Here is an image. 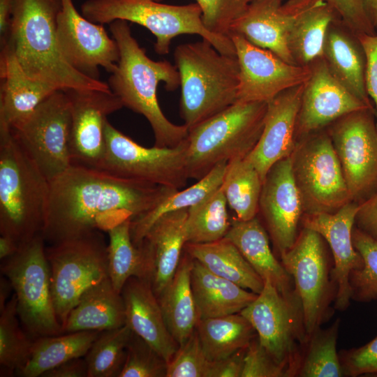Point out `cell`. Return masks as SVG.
<instances>
[{"label":"cell","mask_w":377,"mask_h":377,"mask_svg":"<svg viewBox=\"0 0 377 377\" xmlns=\"http://www.w3.org/2000/svg\"><path fill=\"white\" fill-rule=\"evenodd\" d=\"M49 182L41 232L48 245L108 232L145 215L179 190L75 165Z\"/></svg>","instance_id":"cell-1"},{"label":"cell","mask_w":377,"mask_h":377,"mask_svg":"<svg viewBox=\"0 0 377 377\" xmlns=\"http://www.w3.org/2000/svg\"><path fill=\"white\" fill-rule=\"evenodd\" d=\"M61 8V0H13L1 50L14 56L30 77L57 89L110 90L107 82L78 72L63 57L57 34Z\"/></svg>","instance_id":"cell-2"},{"label":"cell","mask_w":377,"mask_h":377,"mask_svg":"<svg viewBox=\"0 0 377 377\" xmlns=\"http://www.w3.org/2000/svg\"><path fill=\"white\" fill-rule=\"evenodd\" d=\"M112 37L116 41L119 59L108 80L110 89L125 106L143 115L150 124L154 146L175 147L187 138L188 127L170 121L158 104L156 89L160 82L166 90L175 91L180 85L176 66L166 60L155 61L148 57L133 36L128 22L122 20L110 23Z\"/></svg>","instance_id":"cell-3"},{"label":"cell","mask_w":377,"mask_h":377,"mask_svg":"<svg viewBox=\"0 0 377 377\" xmlns=\"http://www.w3.org/2000/svg\"><path fill=\"white\" fill-rule=\"evenodd\" d=\"M49 188L10 128L0 125V235L21 246L41 234Z\"/></svg>","instance_id":"cell-4"},{"label":"cell","mask_w":377,"mask_h":377,"mask_svg":"<svg viewBox=\"0 0 377 377\" xmlns=\"http://www.w3.org/2000/svg\"><path fill=\"white\" fill-rule=\"evenodd\" d=\"M174 58L180 76V114L188 129L237 101V56L221 54L202 38L178 45Z\"/></svg>","instance_id":"cell-5"},{"label":"cell","mask_w":377,"mask_h":377,"mask_svg":"<svg viewBox=\"0 0 377 377\" xmlns=\"http://www.w3.org/2000/svg\"><path fill=\"white\" fill-rule=\"evenodd\" d=\"M267 102H236L188 129L186 168L199 180L222 162L244 158L264 127Z\"/></svg>","instance_id":"cell-6"},{"label":"cell","mask_w":377,"mask_h":377,"mask_svg":"<svg viewBox=\"0 0 377 377\" xmlns=\"http://www.w3.org/2000/svg\"><path fill=\"white\" fill-rule=\"evenodd\" d=\"M82 15L97 24L122 20L145 27L156 38L154 50L160 55L169 52L171 40L181 34H198L221 54L236 56L231 38L207 30L197 3L183 6L158 3L156 0H87Z\"/></svg>","instance_id":"cell-7"},{"label":"cell","mask_w":377,"mask_h":377,"mask_svg":"<svg viewBox=\"0 0 377 377\" xmlns=\"http://www.w3.org/2000/svg\"><path fill=\"white\" fill-rule=\"evenodd\" d=\"M1 274L10 282L20 320L34 339L63 334L53 304L50 271L41 234L1 260Z\"/></svg>","instance_id":"cell-8"},{"label":"cell","mask_w":377,"mask_h":377,"mask_svg":"<svg viewBox=\"0 0 377 377\" xmlns=\"http://www.w3.org/2000/svg\"><path fill=\"white\" fill-rule=\"evenodd\" d=\"M54 307L63 327L91 287L108 277V245L101 231L45 246Z\"/></svg>","instance_id":"cell-9"},{"label":"cell","mask_w":377,"mask_h":377,"mask_svg":"<svg viewBox=\"0 0 377 377\" xmlns=\"http://www.w3.org/2000/svg\"><path fill=\"white\" fill-rule=\"evenodd\" d=\"M290 156L304 214L335 213L352 202L340 162L325 128L298 140Z\"/></svg>","instance_id":"cell-10"},{"label":"cell","mask_w":377,"mask_h":377,"mask_svg":"<svg viewBox=\"0 0 377 377\" xmlns=\"http://www.w3.org/2000/svg\"><path fill=\"white\" fill-rule=\"evenodd\" d=\"M105 152L98 169L124 179L179 189L189 179L186 139L175 147H145L105 124Z\"/></svg>","instance_id":"cell-11"},{"label":"cell","mask_w":377,"mask_h":377,"mask_svg":"<svg viewBox=\"0 0 377 377\" xmlns=\"http://www.w3.org/2000/svg\"><path fill=\"white\" fill-rule=\"evenodd\" d=\"M9 128L49 182L72 165L71 112L64 90L55 91L27 117Z\"/></svg>","instance_id":"cell-12"},{"label":"cell","mask_w":377,"mask_h":377,"mask_svg":"<svg viewBox=\"0 0 377 377\" xmlns=\"http://www.w3.org/2000/svg\"><path fill=\"white\" fill-rule=\"evenodd\" d=\"M262 291L240 313L251 324L260 345L290 376L299 364L297 342L309 339L298 299L284 296L267 279Z\"/></svg>","instance_id":"cell-13"},{"label":"cell","mask_w":377,"mask_h":377,"mask_svg":"<svg viewBox=\"0 0 377 377\" xmlns=\"http://www.w3.org/2000/svg\"><path fill=\"white\" fill-rule=\"evenodd\" d=\"M375 112L355 111L327 128L351 200L358 204L377 192V126Z\"/></svg>","instance_id":"cell-14"},{"label":"cell","mask_w":377,"mask_h":377,"mask_svg":"<svg viewBox=\"0 0 377 377\" xmlns=\"http://www.w3.org/2000/svg\"><path fill=\"white\" fill-rule=\"evenodd\" d=\"M280 256L295 282L305 332L310 338L318 329L328 295L325 241L317 232L303 227L293 246Z\"/></svg>","instance_id":"cell-15"},{"label":"cell","mask_w":377,"mask_h":377,"mask_svg":"<svg viewBox=\"0 0 377 377\" xmlns=\"http://www.w3.org/2000/svg\"><path fill=\"white\" fill-rule=\"evenodd\" d=\"M57 41L66 61L83 75L99 79V68L112 73L119 59L117 44L103 24L79 13L73 0H61L57 18Z\"/></svg>","instance_id":"cell-16"},{"label":"cell","mask_w":377,"mask_h":377,"mask_svg":"<svg viewBox=\"0 0 377 377\" xmlns=\"http://www.w3.org/2000/svg\"><path fill=\"white\" fill-rule=\"evenodd\" d=\"M229 36L239 67L237 101L268 103L281 92L304 83L309 77V66L290 64L239 34Z\"/></svg>","instance_id":"cell-17"},{"label":"cell","mask_w":377,"mask_h":377,"mask_svg":"<svg viewBox=\"0 0 377 377\" xmlns=\"http://www.w3.org/2000/svg\"><path fill=\"white\" fill-rule=\"evenodd\" d=\"M64 91L71 112L72 165L98 169L105 152L107 117L122 108L123 104L111 90L69 89Z\"/></svg>","instance_id":"cell-18"},{"label":"cell","mask_w":377,"mask_h":377,"mask_svg":"<svg viewBox=\"0 0 377 377\" xmlns=\"http://www.w3.org/2000/svg\"><path fill=\"white\" fill-rule=\"evenodd\" d=\"M309 67L310 74L304 83L296 121L297 141L325 129L345 114L371 110L333 76L323 57L313 61Z\"/></svg>","instance_id":"cell-19"},{"label":"cell","mask_w":377,"mask_h":377,"mask_svg":"<svg viewBox=\"0 0 377 377\" xmlns=\"http://www.w3.org/2000/svg\"><path fill=\"white\" fill-rule=\"evenodd\" d=\"M253 0L233 22L230 33L244 37L252 44L270 50L285 61L296 65L286 38L296 20L324 0Z\"/></svg>","instance_id":"cell-20"},{"label":"cell","mask_w":377,"mask_h":377,"mask_svg":"<svg viewBox=\"0 0 377 377\" xmlns=\"http://www.w3.org/2000/svg\"><path fill=\"white\" fill-rule=\"evenodd\" d=\"M258 213L279 254L291 248L299 235L298 225L304 210L293 175L290 156L268 170L263 183Z\"/></svg>","instance_id":"cell-21"},{"label":"cell","mask_w":377,"mask_h":377,"mask_svg":"<svg viewBox=\"0 0 377 377\" xmlns=\"http://www.w3.org/2000/svg\"><path fill=\"white\" fill-rule=\"evenodd\" d=\"M358 203L350 202L335 213L303 214L304 228L320 234L329 244L334 261L332 279L336 286L335 306L346 309L352 298L350 274L362 265V259L352 239Z\"/></svg>","instance_id":"cell-22"},{"label":"cell","mask_w":377,"mask_h":377,"mask_svg":"<svg viewBox=\"0 0 377 377\" xmlns=\"http://www.w3.org/2000/svg\"><path fill=\"white\" fill-rule=\"evenodd\" d=\"M304 83L289 88L267 103L261 135L245 158L259 172L263 180L270 168L290 156L296 145L295 126Z\"/></svg>","instance_id":"cell-23"},{"label":"cell","mask_w":377,"mask_h":377,"mask_svg":"<svg viewBox=\"0 0 377 377\" xmlns=\"http://www.w3.org/2000/svg\"><path fill=\"white\" fill-rule=\"evenodd\" d=\"M188 209L169 212L151 226L140 246L147 263V281L158 297L173 278L186 243Z\"/></svg>","instance_id":"cell-24"},{"label":"cell","mask_w":377,"mask_h":377,"mask_svg":"<svg viewBox=\"0 0 377 377\" xmlns=\"http://www.w3.org/2000/svg\"><path fill=\"white\" fill-rule=\"evenodd\" d=\"M121 294L126 324L168 363L179 344L167 327L151 283L145 279L131 277L124 286Z\"/></svg>","instance_id":"cell-25"},{"label":"cell","mask_w":377,"mask_h":377,"mask_svg":"<svg viewBox=\"0 0 377 377\" xmlns=\"http://www.w3.org/2000/svg\"><path fill=\"white\" fill-rule=\"evenodd\" d=\"M323 58L333 76L353 96L375 111L366 88L364 50L357 36L339 17L328 27Z\"/></svg>","instance_id":"cell-26"},{"label":"cell","mask_w":377,"mask_h":377,"mask_svg":"<svg viewBox=\"0 0 377 377\" xmlns=\"http://www.w3.org/2000/svg\"><path fill=\"white\" fill-rule=\"evenodd\" d=\"M0 125L11 127L59 90L30 77L14 56L0 52Z\"/></svg>","instance_id":"cell-27"},{"label":"cell","mask_w":377,"mask_h":377,"mask_svg":"<svg viewBox=\"0 0 377 377\" xmlns=\"http://www.w3.org/2000/svg\"><path fill=\"white\" fill-rule=\"evenodd\" d=\"M238 249L265 281L269 279L284 296L298 299L291 276L274 256L268 235L257 216L247 221L234 219L225 236Z\"/></svg>","instance_id":"cell-28"},{"label":"cell","mask_w":377,"mask_h":377,"mask_svg":"<svg viewBox=\"0 0 377 377\" xmlns=\"http://www.w3.org/2000/svg\"><path fill=\"white\" fill-rule=\"evenodd\" d=\"M126 324L125 307L121 293L109 277L88 289L70 311L63 333L103 332Z\"/></svg>","instance_id":"cell-29"},{"label":"cell","mask_w":377,"mask_h":377,"mask_svg":"<svg viewBox=\"0 0 377 377\" xmlns=\"http://www.w3.org/2000/svg\"><path fill=\"white\" fill-rule=\"evenodd\" d=\"M191 287L200 319L240 313L258 295L214 274L193 258Z\"/></svg>","instance_id":"cell-30"},{"label":"cell","mask_w":377,"mask_h":377,"mask_svg":"<svg viewBox=\"0 0 377 377\" xmlns=\"http://www.w3.org/2000/svg\"><path fill=\"white\" fill-rule=\"evenodd\" d=\"M193 258L186 253L170 283L157 297L167 327L179 346L196 329L200 320L191 287Z\"/></svg>","instance_id":"cell-31"},{"label":"cell","mask_w":377,"mask_h":377,"mask_svg":"<svg viewBox=\"0 0 377 377\" xmlns=\"http://www.w3.org/2000/svg\"><path fill=\"white\" fill-rule=\"evenodd\" d=\"M184 250L214 274L259 294L265 282L228 239L202 244L186 243Z\"/></svg>","instance_id":"cell-32"},{"label":"cell","mask_w":377,"mask_h":377,"mask_svg":"<svg viewBox=\"0 0 377 377\" xmlns=\"http://www.w3.org/2000/svg\"><path fill=\"white\" fill-rule=\"evenodd\" d=\"M98 331H80L34 339L27 364L19 376L39 377L70 360L84 357Z\"/></svg>","instance_id":"cell-33"},{"label":"cell","mask_w":377,"mask_h":377,"mask_svg":"<svg viewBox=\"0 0 377 377\" xmlns=\"http://www.w3.org/2000/svg\"><path fill=\"white\" fill-rule=\"evenodd\" d=\"M195 330L206 355L212 361L246 348L256 332L240 313L200 319Z\"/></svg>","instance_id":"cell-34"},{"label":"cell","mask_w":377,"mask_h":377,"mask_svg":"<svg viewBox=\"0 0 377 377\" xmlns=\"http://www.w3.org/2000/svg\"><path fill=\"white\" fill-rule=\"evenodd\" d=\"M338 17L324 2L307 10L296 20L286 38L288 51L296 65L308 66L323 57L328 27Z\"/></svg>","instance_id":"cell-35"},{"label":"cell","mask_w":377,"mask_h":377,"mask_svg":"<svg viewBox=\"0 0 377 377\" xmlns=\"http://www.w3.org/2000/svg\"><path fill=\"white\" fill-rule=\"evenodd\" d=\"M228 162H222L198 182L182 191L177 190L157 207L131 223L133 242L138 246L155 221L169 212L188 209L200 202L218 188L223 182Z\"/></svg>","instance_id":"cell-36"},{"label":"cell","mask_w":377,"mask_h":377,"mask_svg":"<svg viewBox=\"0 0 377 377\" xmlns=\"http://www.w3.org/2000/svg\"><path fill=\"white\" fill-rule=\"evenodd\" d=\"M131 219H127L107 232L109 235L108 277L115 290L119 293L130 278L147 279L144 253L140 246L134 244L131 238Z\"/></svg>","instance_id":"cell-37"},{"label":"cell","mask_w":377,"mask_h":377,"mask_svg":"<svg viewBox=\"0 0 377 377\" xmlns=\"http://www.w3.org/2000/svg\"><path fill=\"white\" fill-rule=\"evenodd\" d=\"M263 183L258 170L245 158L228 163L221 188L237 219L247 221L257 216Z\"/></svg>","instance_id":"cell-38"},{"label":"cell","mask_w":377,"mask_h":377,"mask_svg":"<svg viewBox=\"0 0 377 377\" xmlns=\"http://www.w3.org/2000/svg\"><path fill=\"white\" fill-rule=\"evenodd\" d=\"M227 205L220 187L200 202L189 207L186 221V243H209L225 237L231 225Z\"/></svg>","instance_id":"cell-39"},{"label":"cell","mask_w":377,"mask_h":377,"mask_svg":"<svg viewBox=\"0 0 377 377\" xmlns=\"http://www.w3.org/2000/svg\"><path fill=\"white\" fill-rule=\"evenodd\" d=\"M14 293L0 309V365L1 376L18 374L27 364L33 343L20 327Z\"/></svg>","instance_id":"cell-40"},{"label":"cell","mask_w":377,"mask_h":377,"mask_svg":"<svg viewBox=\"0 0 377 377\" xmlns=\"http://www.w3.org/2000/svg\"><path fill=\"white\" fill-rule=\"evenodd\" d=\"M132 334L127 324L101 332L84 357L87 377H119Z\"/></svg>","instance_id":"cell-41"},{"label":"cell","mask_w":377,"mask_h":377,"mask_svg":"<svg viewBox=\"0 0 377 377\" xmlns=\"http://www.w3.org/2000/svg\"><path fill=\"white\" fill-rule=\"evenodd\" d=\"M339 324L318 332V329L310 342L306 357L301 364L300 376L304 377H339L343 374L337 352Z\"/></svg>","instance_id":"cell-42"},{"label":"cell","mask_w":377,"mask_h":377,"mask_svg":"<svg viewBox=\"0 0 377 377\" xmlns=\"http://www.w3.org/2000/svg\"><path fill=\"white\" fill-rule=\"evenodd\" d=\"M352 239L355 249L362 259V265L350 274L352 298L369 302L377 299V240L355 226Z\"/></svg>","instance_id":"cell-43"},{"label":"cell","mask_w":377,"mask_h":377,"mask_svg":"<svg viewBox=\"0 0 377 377\" xmlns=\"http://www.w3.org/2000/svg\"><path fill=\"white\" fill-rule=\"evenodd\" d=\"M216 365L206 355L195 330L167 363L165 377H215Z\"/></svg>","instance_id":"cell-44"},{"label":"cell","mask_w":377,"mask_h":377,"mask_svg":"<svg viewBox=\"0 0 377 377\" xmlns=\"http://www.w3.org/2000/svg\"><path fill=\"white\" fill-rule=\"evenodd\" d=\"M166 368L165 360L133 332L119 377H163Z\"/></svg>","instance_id":"cell-45"},{"label":"cell","mask_w":377,"mask_h":377,"mask_svg":"<svg viewBox=\"0 0 377 377\" xmlns=\"http://www.w3.org/2000/svg\"><path fill=\"white\" fill-rule=\"evenodd\" d=\"M202 10V20L210 32L229 36L233 22L244 11L246 0H195Z\"/></svg>","instance_id":"cell-46"},{"label":"cell","mask_w":377,"mask_h":377,"mask_svg":"<svg viewBox=\"0 0 377 377\" xmlns=\"http://www.w3.org/2000/svg\"><path fill=\"white\" fill-rule=\"evenodd\" d=\"M288 376L284 367L279 364L260 345L253 341L245 349L241 377Z\"/></svg>","instance_id":"cell-47"},{"label":"cell","mask_w":377,"mask_h":377,"mask_svg":"<svg viewBox=\"0 0 377 377\" xmlns=\"http://www.w3.org/2000/svg\"><path fill=\"white\" fill-rule=\"evenodd\" d=\"M336 12L343 24L357 36L374 35L376 28L362 0H324Z\"/></svg>","instance_id":"cell-48"},{"label":"cell","mask_w":377,"mask_h":377,"mask_svg":"<svg viewBox=\"0 0 377 377\" xmlns=\"http://www.w3.org/2000/svg\"><path fill=\"white\" fill-rule=\"evenodd\" d=\"M342 368L343 373L350 376L377 375V337L366 345L348 353Z\"/></svg>","instance_id":"cell-49"},{"label":"cell","mask_w":377,"mask_h":377,"mask_svg":"<svg viewBox=\"0 0 377 377\" xmlns=\"http://www.w3.org/2000/svg\"><path fill=\"white\" fill-rule=\"evenodd\" d=\"M357 37L366 55V88L375 108L377 126V32Z\"/></svg>","instance_id":"cell-50"},{"label":"cell","mask_w":377,"mask_h":377,"mask_svg":"<svg viewBox=\"0 0 377 377\" xmlns=\"http://www.w3.org/2000/svg\"><path fill=\"white\" fill-rule=\"evenodd\" d=\"M355 226L377 240V192L358 204Z\"/></svg>","instance_id":"cell-51"},{"label":"cell","mask_w":377,"mask_h":377,"mask_svg":"<svg viewBox=\"0 0 377 377\" xmlns=\"http://www.w3.org/2000/svg\"><path fill=\"white\" fill-rule=\"evenodd\" d=\"M87 366L84 357L70 360L45 372L42 377H87Z\"/></svg>","instance_id":"cell-52"},{"label":"cell","mask_w":377,"mask_h":377,"mask_svg":"<svg viewBox=\"0 0 377 377\" xmlns=\"http://www.w3.org/2000/svg\"><path fill=\"white\" fill-rule=\"evenodd\" d=\"M245 349L218 360L215 377H241Z\"/></svg>","instance_id":"cell-53"},{"label":"cell","mask_w":377,"mask_h":377,"mask_svg":"<svg viewBox=\"0 0 377 377\" xmlns=\"http://www.w3.org/2000/svg\"><path fill=\"white\" fill-rule=\"evenodd\" d=\"M13 0H0V34L3 36L9 26Z\"/></svg>","instance_id":"cell-54"},{"label":"cell","mask_w":377,"mask_h":377,"mask_svg":"<svg viewBox=\"0 0 377 377\" xmlns=\"http://www.w3.org/2000/svg\"><path fill=\"white\" fill-rule=\"evenodd\" d=\"M20 246L12 238L0 235V260H4L15 254Z\"/></svg>","instance_id":"cell-55"},{"label":"cell","mask_w":377,"mask_h":377,"mask_svg":"<svg viewBox=\"0 0 377 377\" xmlns=\"http://www.w3.org/2000/svg\"><path fill=\"white\" fill-rule=\"evenodd\" d=\"M13 290L9 280L1 274L0 277V309L8 302L10 292Z\"/></svg>","instance_id":"cell-56"},{"label":"cell","mask_w":377,"mask_h":377,"mask_svg":"<svg viewBox=\"0 0 377 377\" xmlns=\"http://www.w3.org/2000/svg\"><path fill=\"white\" fill-rule=\"evenodd\" d=\"M365 9L377 29V0H362Z\"/></svg>","instance_id":"cell-57"},{"label":"cell","mask_w":377,"mask_h":377,"mask_svg":"<svg viewBox=\"0 0 377 377\" xmlns=\"http://www.w3.org/2000/svg\"><path fill=\"white\" fill-rule=\"evenodd\" d=\"M248 3H249L250 1H253V0H246Z\"/></svg>","instance_id":"cell-58"},{"label":"cell","mask_w":377,"mask_h":377,"mask_svg":"<svg viewBox=\"0 0 377 377\" xmlns=\"http://www.w3.org/2000/svg\"><path fill=\"white\" fill-rule=\"evenodd\" d=\"M156 1H161V0H156Z\"/></svg>","instance_id":"cell-59"}]
</instances>
